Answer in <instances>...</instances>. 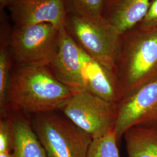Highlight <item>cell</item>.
Returning <instances> with one entry per match:
<instances>
[{
    "label": "cell",
    "mask_w": 157,
    "mask_h": 157,
    "mask_svg": "<svg viewBox=\"0 0 157 157\" xmlns=\"http://www.w3.org/2000/svg\"><path fill=\"white\" fill-rule=\"evenodd\" d=\"M73 91L48 66H19L12 73L7 104L15 111L41 113L61 109Z\"/></svg>",
    "instance_id": "1"
},
{
    "label": "cell",
    "mask_w": 157,
    "mask_h": 157,
    "mask_svg": "<svg viewBox=\"0 0 157 157\" xmlns=\"http://www.w3.org/2000/svg\"><path fill=\"white\" fill-rule=\"evenodd\" d=\"M117 108L118 104L84 90L74 93L60 109L67 119L95 139L113 131Z\"/></svg>",
    "instance_id": "6"
},
{
    "label": "cell",
    "mask_w": 157,
    "mask_h": 157,
    "mask_svg": "<svg viewBox=\"0 0 157 157\" xmlns=\"http://www.w3.org/2000/svg\"><path fill=\"white\" fill-rule=\"evenodd\" d=\"M139 24L144 28H157V0H151L145 16Z\"/></svg>",
    "instance_id": "18"
},
{
    "label": "cell",
    "mask_w": 157,
    "mask_h": 157,
    "mask_svg": "<svg viewBox=\"0 0 157 157\" xmlns=\"http://www.w3.org/2000/svg\"><path fill=\"white\" fill-rule=\"evenodd\" d=\"M115 67L124 97L157 78V28L138 24L122 34Z\"/></svg>",
    "instance_id": "2"
},
{
    "label": "cell",
    "mask_w": 157,
    "mask_h": 157,
    "mask_svg": "<svg viewBox=\"0 0 157 157\" xmlns=\"http://www.w3.org/2000/svg\"><path fill=\"white\" fill-rule=\"evenodd\" d=\"M32 127L48 157H87L93 139L65 116L41 113Z\"/></svg>",
    "instance_id": "3"
},
{
    "label": "cell",
    "mask_w": 157,
    "mask_h": 157,
    "mask_svg": "<svg viewBox=\"0 0 157 157\" xmlns=\"http://www.w3.org/2000/svg\"><path fill=\"white\" fill-rule=\"evenodd\" d=\"M151 0H105L102 17L122 34L140 22Z\"/></svg>",
    "instance_id": "11"
},
{
    "label": "cell",
    "mask_w": 157,
    "mask_h": 157,
    "mask_svg": "<svg viewBox=\"0 0 157 157\" xmlns=\"http://www.w3.org/2000/svg\"><path fill=\"white\" fill-rule=\"evenodd\" d=\"M118 142L113 131L100 138L93 139L87 157H120Z\"/></svg>",
    "instance_id": "16"
},
{
    "label": "cell",
    "mask_w": 157,
    "mask_h": 157,
    "mask_svg": "<svg viewBox=\"0 0 157 157\" xmlns=\"http://www.w3.org/2000/svg\"><path fill=\"white\" fill-rule=\"evenodd\" d=\"M124 136L128 157H157V126L136 125Z\"/></svg>",
    "instance_id": "12"
},
{
    "label": "cell",
    "mask_w": 157,
    "mask_h": 157,
    "mask_svg": "<svg viewBox=\"0 0 157 157\" xmlns=\"http://www.w3.org/2000/svg\"><path fill=\"white\" fill-rule=\"evenodd\" d=\"M157 126V78L126 95L118 104L113 132L118 140L136 125Z\"/></svg>",
    "instance_id": "7"
},
{
    "label": "cell",
    "mask_w": 157,
    "mask_h": 157,
    "mask_svg": "<svg viewBox=\"0 0 157 157\" xmlns=\"http://www.w3.org/2000/svg\"><path fill=\"white\" fill-rule=\"evenodd\" d=\"M9 8L15 26L50 23L65 28L67 15L65 0H17Z\"/></svg>",
    "instance_id": "8"
},
{
    "label": "cell",
    "mask_w": 157,
    "mask_h": 157,
    "mask_svg": "<svg viewBox=\"0 0 157 157\" xmlns=\"http://www.w3.org/2000/svg\"><path fill=\"white\" fill-rule=\"evenodd\" d=\"M1 22V47H0V109L4 113L7 105V93L10 71L13 59L10 46V37L11 30Z\"/></svg>",
    "instance_id": "14"
},
{
    "label": "cell",
    "mask_w": 157,
    "mask_h": 157,
    "mask_svg": "<svg viewBox=\"0 0 157 157\" xmlns=\"http://www.w3.org/2000/svg\"><path fill=\"white\" fill-rule=\"evenodd\" d=\"M65 29L87 54L116 72L122 34L115 26L103 17L90 20L68 14Z\"/></svg>",
    "instance_id": "4"
},
{
    "label": "cell",
    "mask_w": 157,
    "mask_h": 157,
    "mask_svg": "<svg viewBox=\"0 0 157 157\" xmlns=\"http://www.w3.org/2000/svg\"><path fill=\"white\" fill-rule=\"evenodd\" d=\"M17 1V0H0V8L2 10L6 7L10 8Z\"/></svg>",
    "instance_id": "19"
},
{
    "label": "cell",
    "mask_w": 157,
    "mask_h": 157,
    "mask_svg": "<svg viewBox=\"0 0 157 157\" xmlns=\"http://www.w3.org/2000/svg\"><path fill=\"white\" fill-rule=\"evenodd\" d=\"M83 50L67 33L61 30L56 56L49 66L54 75L73 93L85 90L82 76Z\"/></svg>",
    "instance_id": "9"
},
{
    "label": "cell",
    "mask_w": 157,
    "mask_h": 157,
    "mask_svg": "<svg viewBox=\"0 0 157 157\" xmlns=\"http://www.w3.org/2000/svg\"><path fill=\"white\" fill-rule=\"evenodd\" d=\"M14 157H48L33 127L23 119L12 120Z\"/></svg>",
    "instance_id": "13"
},
{
    "label": "cell",
    "mask_w": 157,
    "mask_h": 157,
    "mask_svg": "<svg viewBox=\"0 0 157 157\" xmlns=\"http://www.w3.org/2000/svg\"><path fill=\"white\" fill-rule=\"evenodd\" d=\"M82 76L85 90L101 99L118 104L124 98V90L117 72L98 62L83 50Z\"/></svg>",
    "instance_id": "10"
},
{
    "label": "cell",
    "mask_w": 157,
    "mask_h": 157,
    "mask_svg": "<svg viewBox=\"0 0 157 157\" xmlns=\"http://www.w3.org/2000/svg\"><path fill=\"white\" fill-rule=\"evenodd\" d=\"M14 138L12 120L1 119L0 121V152H12Z\"/></svg>",
    "instance_id": "17"
},
{
    "label": "cell",
    "mask_w": 157,
    "mask_h": 157,
    "mask_svg": "<svg viewBox=\"0 0 157 157\" xmlns=\"http://www.w3.org/2000/svg\"><path fill=\"white\" fill-rule=\"evenodd\" d=\"M105 0H65L67 14L90 20L102 17Z\"/></svg>",
    "instance_id": "15"
},
{
    "label": "cell",
    "mask_w": 157,
    "mask_h": 157,
    "mask_svg": "<svg viewBox=\"0 0 157 157\" xmlns=\"http://www.w3.org/2000/svg\"><path fill=\"white\" fill-rule=\"evenodd\" d=\"M61 30L50 23L15 26L10 37L13 59L19 66L49 67L56 56Z\"/></svg>",
    "instance_id": "5"
},
{
    "label": "cell",
    "mask_w": 157,
    "mask_h": 157,
    "mask_svg": "<svg viewBox=\"0 0 157 157\" xmlns=\"http://www.w3.org/2000/svg\"><path fill=\"white\" fill-rule=\"evenodd\" d=\"M0 157H14L12 152H0Z\"/></svg>",
    "instance_id": "20"
}]
</instances>
